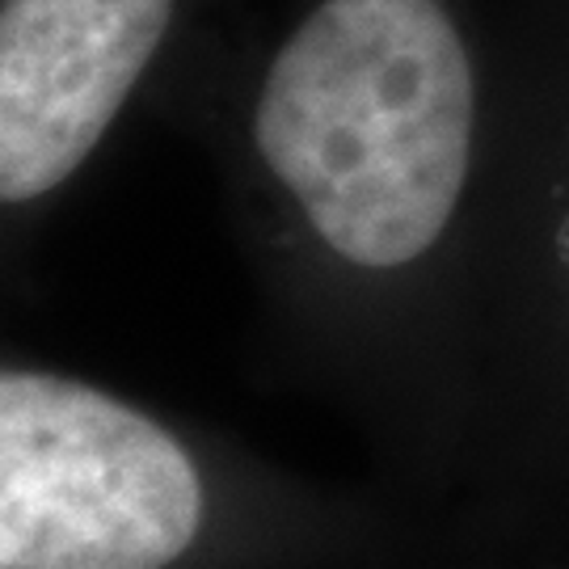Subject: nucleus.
Masks as SVG:
<instances>
[{
	"label": "nucleus",
	"mask_w": 569,
	"mask_h": 569,
	"mask_svg": "<svg viewBox=\"0 0 569 569\" xmlns=\"http://www.w3.org/2000/svg\"><path fill=\"white\" fill-rule=\"evenodd\" d=\"M507 110L489 203L472 465L451 536L569 549V0L502 13Z\"/></svg>",
	"instance_id": "3"
},
{
	"label": "nucleus",
	"mask_w": 569,
	"mask_h": 569,
	"mask_svg": "<svg viewBox=\"0 0 569 569\" xmlns=\"http://www.w3.org/2000/svg\"><path fill=\"white\" fill-rule=\"evenodd\" d=\"M427 536L392 493L312 481L72 367L0 363V569H388Z\"/></svg>",
	"instance_id": "2"
},
{
	"label": "nucleus",
	"mask_w": 569,
	"mask_h": 569,
	"mask_svg": "<svg viewBox=\"0 0 569 569\" xmlns=\"http://www.w3.org/2000/svg\"><path fill=\"white\" fill-rule=\"evenodd\" d=\"M566 569H569V566H566Z\"/></svg>",
	"instance_id": "5"
},
{
	"label": "nucleus",
	"mask_w": 569,
	"mask_h": 569,
	"mask_svg": "<svg viewBox=\"0 0 569 569\" xmlns=\"http://www.w3.org/2000/svg\"><path fill=\"white\" fill-rule=\"evenodd\" d=\"M270 338L363 435L388 493L451 536L507 110L481 0H291L182 89Z\"/></svg>",
	"instance_id": "1"
},
{
	"label": "nucleus",
	"mask_w": 569,
	"mask_h": 569,
	"mask_svg": "<svg viewBox=\"0 0 569 569\" xmlns=\"http://www.w3.org/2000/svg\"><path fill=\"white\" fill-rule=\"evenodd\" d=\"M228 0H0V241L26 258L127 122L182 98Z\"/></svg>",
	"instance_id": "4"
}]
</instances>
